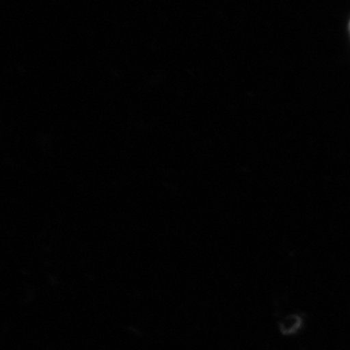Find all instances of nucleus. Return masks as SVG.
Returning <instances> with one entry per match:
<instances>
[]
</instances>
